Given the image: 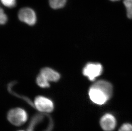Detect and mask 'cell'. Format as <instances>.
<instances>
[{"mask_svg": "<svg viewBox=\"0 0 132 131\" xmlns=\"http://www.w3.org/2000/svg\"></svg>", "mask_w": 132, "mask_h": 131, "instance_id": "cell-16", "label": "cell"}, {"mask_svg": "<svg viewBox=\"0 0 132 131\" xmlns=\"http://www.w3.org/2000/svg\"><path fill=\"white\" fill-rule=\"evenodd\" d=\"M34 106L38 111L43 113H51L54 109L53 102L48 98L41 96L36 98Z\"/></svg>", "mask_w": 132, "mask_h": 131, "instance_id": "cell-3", "label": "cell"}, {"mask_svg": "<svg viewBox=\"0 0 132 131\" xmlns=\"http://www.w3.org/2000/svg\"><path fill=\"white\" fill-rule=\"evenodd\" d=\"M67 0H49L50 6L54 10L61 9L66 4Z\"/></svg>", "mask_w": 132, "mask_h": 131, "instance_id": "cell-9", "label": "cell"}, {"mask_svg": "<svg viewBox=\"0 0 132 131\" xmlns=\"http://www.w3.org/2000/svg\"><path fill=\"white\" fill-rule=\"evenodd\" d=\"M88 95L91 100L98 105H103L110 99L108 96L101 89L92 86L89 90Z\"/></svg>", "mask_w": 132, "mask_h": 131, "instance_id": "cell-4", "label": "cell"}, {"mask_svg": "<svg viewBox=\"0 0 132 131\" xmlns=\"http://www.w3.org/2000/svg\"><path fill=\"white\" fill-rule=\"evenodd\" d=\"M36 83L42 88H48L50 87L49 82L40 73L36 78Z\"/></svg>", "mask_w": 132, "mask_h": 131, "instance_id": "cell-10", "label": "cell"}, {"mask_svg": "<svg viewBox=\"0 0 132 131\" xmlns=\"http://www.w3.org/2000/svg\"><path fill=\"white\" fill-rule=\"evenodd\" d=\"M111 1H119V0H110Z\"/></svg>", "mask_w": 132, "mask_h": 131, "instance_id": "cell-15", "label": "cell"}, {"mask_svg": "<svg viewBox=\"0 0 132 131\" xmlns=\"http://www.w3.org/2000/svg\"><path fill=\"white\" fill-rule=\"evenodd\" d=\"M3 4L8 8H13L15 6L16 0H1Z\"/></svg>", "mask_w": 132, "mask_h": 131, "instance_id": "cell-12", "label": "cell"}, {"mask_svg": "<svg viewBox=\"0 0 132 131\" xmlns=\"http://www.w3.org/2000/svg\"><path fill=\"white\" fill-rule=\"evenodd\" d=\"M92 87H96L103 91L110 98L113 93V88L112 84L104 80H100L92 84Z\"/></svg>", "mask_w": 132, "mask_h": 131, "instance_id": "cell-7", "label": "cell"}, {"mask_svg": "<svg viewBox=\"0 0 132 131\" xmlns=\"http://www.w3.org/2000/svg\"><path fill=\"white\" fill-rule=\"evenodd\" d=\"M119 131H132V125L130 124H125L121 126Z\"/></svg>", "mask_w": 132, "mask_h": 131, "instance_id": "cell-14", "label": "cell"}, {"mask_svg": "<svg viewBox=\"0 0 132 131\" xmlns=\"http://www.w3.org/2000/svg\"><path fill=\"white\" fill-rule=\"evenodd\" d=\"M103 72V67L98 63H89L85 66L82 70L84 76L87 77L91 81H94Z\"/></svg>", "mask_w": 132, "mask_h": 131, "instance_id": "cell-2", "label": "cell"}, {"mask_svg": "<svg viewBox=\"0 0 132 131\" xmlns=\"http://www.w3.org/2000/svg\"><path fill=\"white\" fill-rule=\"evenodd\" d=\"M8 120L15 126L24 124L28 119V115L25 110L20 108L12 109L7 114Z\"/></svg>", "mask_w": 132, "mask_h": 131, "instance_id": "cell-1", "label": "cell"}, {"mask_svg": "<svg viewBox=\"0 0 132 131\" xmlns=\"http://www.w3.org/2000/svg\"><path fill=\"white\" fill-rule=\"evenodd\" d=\"M40 74L43 75L49 82H56L60 78V75L57 72L48 67L43 68Z\"/></svg>", "mask_w": 132, "mask_h": 131, "instance_id": "cell-8", "label": "cell"}, {"mask_svg": "<svg viewBox=\"0 0 132 131\" xmlns=\"http://www.w3.org/2000/svg\"><path fill=\"white\" fill-rule=\"evenodd\" d=\"M18 17L20 21L30 26H32L36 22V15L35 11L29 7L23 8L18 13Z\"/></svg>", "mask_w": 132, "mask_h": 131, "instance_id": "cell-5", "label": "cell"}, {"mask_svg": "<svg viewBox=\"0 0 132 131\" xmlns=\"http://www.w3.org/2000/svg\"><path fill=\"white\" fill-rule=\"evenodd\" d=\"M100 125L102 129L104 131H112L116 126V119L111 114H105L101 119Z\"/></svg>", "mask_w": 132, "mask_h": 131, "instance_id": "cell-6", "label": "cell"}, {"mask_svg": "<svg viewBox=\"0 0 132 131\" xmlns=\"http://www.w3.org/2000/svg\"><path fill=\"white\" fill-rule=\"evenodd\" d=\"M7 21V17L2 8L0 12V23L1 24H4Z\"/></svg>", "mask_w": 132, "mask_h": 131, "instance_id": "cell-13", "label": "cell"}, {"mask_svg": "<svg viewBox=\"0 0 132 131\" xmlns=\"http://www.w3.org/2000/svg\"><path fill=\"white\" fill-rule=\"evenodd\" d=\"M123 4L126 8L127 16L129 18H132V0H124Z\"/></svg>", "mask_w": 132, "mask_h": 131, "instance_id": "cell-11", "label": "cell"}]
</instances>
